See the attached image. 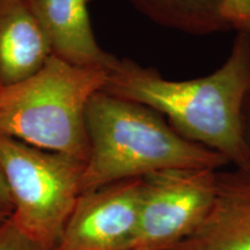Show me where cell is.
I'll return each mask as SVG.
<instances>
[{"instance_id":"1","label":"cell","mask_w":250,"mask_h":250,"mask_svg":"<svg viewBox=\"0 0 250 250\" xmlns=\"http://www.w3.org/2000/svg\"><path fill=\"white\" fill-rule=\"evenodd\" d=\"M250 83V33L237 31L223 65L205 77L171 80L154 67L115 58L102 90L158 111L190 142L219 153L234 168H249L241 108Z\"/></svg>"},{"instance_id":"2","label":"cell","mask_w":250,"mask_h":250,"mask_svg":"<svg viewBox=\"0 0 250 250\" xmlns=\"http://www.w3.org/2000/svg\"><path fill=\"white\" fill-rule=\"evenodd\" d=\"M89 154L81 193L174 168L219 170V153L183 138L158 111L99 90L85 115Z\"/></svg>"},{"instance_id":"3","label":"cell","mask_w":250,"mask_h":250,"mask_svg":"<svg viewBox=\"0 0 250 250\" xmlns=\"http://www.w3.org/2000/svg\"><path fill=\"white\" fill-rule=\"evenodd\" d=\"M107 70L72 65L52 55L35 74L0 87V134L87 162L86 108Z\"/></svg>"},{"instance_id":"4","label":"cell","mask_w":250,"mask_h":250,"mask_svg":"<svg viewBox=\"0 0 250 250\" xmlns=\"http://www.w3.org/2000/svg\"><path fill=\"white\" fill-rule=\"evenodd\" d=\"M86 162L0 134V170L13 203L11 219L54 250L81 195Z\"/></svg>"},{"instance_id":"5","label":"cell","mask_w":250,"mask_h":250,"mask_svg":"<svg viewBox=\"0 0 250 250\" xmlns=\"http://www.w3.org/2000/svg\"><path fill=\"white\" fill-rule=\"evenodd\" d=\"M218 171L174 168L142 177L133 250H169L195 232L214 204Z\"/></svg>"},{"instance_id":"6","label":"cell","mask_w":250,"mask_h":250,"mask_svg":"<svg viewBox=\"0 0 250 250\" xmlns=\"http://www.w3.org/2000/svg\"><path fill=\"white\" fill-rule=\"evenodd\" d=\"M142 179L83 192L54 250H133Z\"/></svg>"},{"instance_id":"7","label":"cell","mask_w":250,"mask_h":250,"mask_svg":"<svg viewBox=\"0 0 250 250\" xmlns=\"http://www.w3.org/2000/svg\"><path fill=\"white\" fill-rule=\"evenodd\" d=\"M169 250H250V167L218 171L210 213Z\"/></svg>"},{"instance_id":"8","label":"cell","mask_w":250,"mask_h":250,"mask_svg":"<svg viewBox=\"0 0 250 250\" xmlns=\"http://www.w3.org/2000/svg\"><path fill=\"white\" fill-rule=\"evenodd\" d=\"M92 0H26L48 37L52 55L83 67L107 68L116 58L94 35L88 6Z\"/></svg>"},{"instance_id":"9","label":"cell","mask_w":250,"mask_h":250,"mask_svg":"<svg viewBox=\"0 0 250 250\" xmlns=\"http://www.w3.org/2000/svg\"><path fill=\"white\" fill-rule=\"evenodd\" d=\"M51 56L48 37L26 0H0V85L31 77Z\"/></svg>"},{"instance_id":"10","label":"cell","mask_w":250,"mask_h":250,"mask_svg":"<svg viewBox=\"0 0 250 250\" xmlns=\"http://www.w3.org/2000/svg\"><path fill=\"white\" fill-rule=\"evenodd\" d=\"M158 26L189 35L205 36L229 27L220 15V0H126Z\"/></svg>"},{"instance_id":"11","label":"cell","mask_w":250,"mask_h":250,"mask_svg":"<svg viewBox=\"0 0 250 250\" xmlns=\"http://www.w3.org/2000/svg\"><path fill=\"white\" fill-rule=\"evenodd\" d=\"M0 250H46L11 219L0 224Z\"/></svg>"},{"instance_id":"12","label":"cell","mask_w":250,"mask_h":250,"mask_svg":"<svg viewBox=\"0 0 250 250\" xmlns=\"http://www.w3.org/2000/svg\"><path fill=\"white\" fill-rule=\"evenodd\" d=\"M220 15L229 29L250 33V0H220Z\"/></svg>"},{"instance_id":"13","label":"cell","mask_w":250,"mask_h":250,"mask_svg":"<svg viewBox=\"0 0 250 250\" xmlns=\"http://www.w3.org/2000/svg\"><path fill=\"white\" fill-rule=\"evenodd\" d=\"M241 132L250 160V83L245 94L241 108Z\"/></svg>"},{"instance_id":"14","label":"cell","mask_w":250,"mask_h":250,"mask_svg":"<svg viewBox=\"0 0 250 250\" xmlns=\"http://www.w3.org/2000/svg\"><path fill=\"white\" fill-rule=\"evenodd\" d=\"M13 213V203H12L9 190L6 181L0 170V221H5Z\"/></svg>"},{"instance_id":"15","label":"cell","mask_w":250,"mask_h":250,"mask_svg":"<svg viewBox=\"0 0 250 250\" xmlns=\"http://www.w3.org/2000/svg\"><path fill=\"white\" fill-rule=\"evenodd\" d=\"M2 223V221H0V224H1Z\"/></svg>"},{"instance_id":"16","label":"cell","mask_w":250,"mask_h":250,"mask_svg":"<svg viewBox=\"0 0 250 250\" xmlns=\"http://www.w3.org/2000/svg\"><path fill=\"white\" fill-rule=\"evenodd\" d=\"M0 87H1V85H0Z\"/></svg>"}]
</instances>
